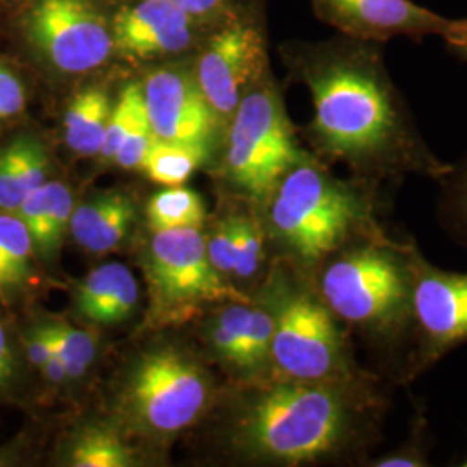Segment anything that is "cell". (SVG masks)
Wrapping results in <instances>:
<instances>
[{
    "label": "cell",
    "instance_id": "obj_36",
    "mask_svg": "<svg viewBox=\"0 0 467 467\" xmlns=\"http://www.w3.org/2000/svg\"><path fill=\"white\" fill-rule=\"evenodd\" d=\"M173 4L181 5L192 17H204L220 13L225 9L233 0H171Z\"/></svg>",
    "mask_w": 467,
    "mask_h": 467
},
{
    "label": "cell",
    "instance_id": "obj_15",
    "mask_svg": "<svg viewBox=\"0 0 467 467\" xmlns=\"http://www.w3.org/2000/svg\"><path fill=\"white\" fill-rule=\"evenodd\" d=\"M135 217L130 196L113 191L73 208L69 233L75 243L88 253L102 254L121 244Z\"/></svg>",
    "mask_w": 467,
    "mask_h": 467
},
{
    "label": "cell",
    "instance_id": "obj_35",
    "mask_svg": "<svg viewBox=\"0 0 467 467\" xmlns=\"http://www.w3.org/2000/svg\"><path fill=\"white\" fill-rule=\"evenodd\" d=\"M15 374H16V362H15L13 348L9 345L7 334L0 326V391L9 388V384L15 379Z\"/></svg>",
    "mask_w": 467,
    "mask_h": 467
},
{
    "label": "cell",
    "instance_id": "obj_2",
    "mask_svg": "<svg viewBox=\"0 0 467 467\" xmlns=\"http://www.w3.org/2000/svg\"><path fill=\"white\" fill-rule=\"evenodd\" d=\"M389 407L391 388L384 376L350 383L272 378L241 401L234 443L251 461L268 464L366 466L383 443Z\"/></svg>",
    "mask_w": 467,
    "mask_h": 467
},
{
    "label": "cell",
    "instance_id": "obj_13",
    "mask_svg": "<svg viewBox=\"0 0 467 467\" xmlns=\"http://www.w3.org/2000/svg\"><path fill=\"white\" fill-rule=\"evenodd\" d=\"M150 129L160 140L210 150L220 118L194 77L175 67L152 71L142 85Z\"/></svg>",
    "mask_w": 467,
    "mask_h": 467
},
{
    "label": "cell",
    "instance_id": "obj_38",
    "mask_svg": "<svg viewBox=\"0 0 467 467\" xmlns=\"http://www.w3.org/2000/svg\"><path fill=\"white\" fill-rule=\"evenodd\" d=\"M447 46H449V49H451L457 57H461L462 61H466L467 63V28L462 34L459 35V36H455L453 40L447 42Z\"/></svg>",
    "mask_w": 467,
    "mask_h": 467
},
{
    "label": "cell",
    "instance_id": "obj_24",
    "mask_svg": "<svg viewBox=\"0 0 467 467\" xmlns=\"http://www.w3.org/2000/svg\"><path fill=\"white\" fill-rule=\"evenodd\" d=\"M433 451V433L430 428L426 407L416 403L414 416L410 418L409 434L395 449L386 453H374L368 467H430Z\"/></svg>",
    "mask_w": 467,
    "mask_h": 467
},
{
    "label": "cell",
    "instance_id": "obj_9",
    "mask_svg": "<svg viewBox=\"0 0 467 467\" xmlns=\"http://www.w3.org/2000/svg\"><path fill=\"white\" fill-rule=\"evenodd\" d=\"M208 384L201 368L173 348L142 355L130 372L125 401L135 420L150 431L179 433L206 405Z\"/></svg>",
    "mask_w": 467,
    "mask_h": 467
},
{
    "label": "cell",
    "instance_id": "obj_39",
    "mask_svg": "<svg viewBox=\"0 0 467 467\" xmlns=\"http://www.w3.org/2000/svg\"><path fill=\"white\" fill-rule=\"evenodd\" d=\"M461 466L467 467V457H466V459H464V462H462V464H461Z\"/></svg>",
    "mask_w": 467,
    "mask_h": 467
},
{
    "label": "cell",
    "instance_id": "obj_8",
    "mask_svg": "<svg viewBox=\"0 0 467 467\" xmlns=\"http://www.w3.org/2000/svg\"><path fill=\"white\" fill-rule=\"evenodd\" d=\"M23 34L36 56L65 75L92 71L115 50L111 23L96 0H34Z\"/></svg>",
    "mask_w": 467,
    "mask_h": 467
},
{
    "label": "cell",
    "instance_id": "obj_27",
    "mask_svg": "<svg viewBox=\"0 0 467 467\" xmlns=\"http://www.w3.org/2000/svg\"><path fill=\"white\" fill-rule=\"evenodd\" d=\"M235 239V265L237 279H253L264 265L267 231L260 218L246 213L233 215Z\"/></svg>",
    "mask_w": 467,
    "mask_h": 467
},
{
    "label": "cell",
    "instance_id": "obj_17",
    "mask_svg": "<svg viewBox=\"0 0 467 467\" xmlns=\"http://www.w3.org/2000/svg\"><path fill=\"white\" fill-rule=\"evenodd\" d=\"M108 94L98 87H87L67 106L65 117V139L67 148L85 156H99L108 119L111 115Z\"/></svg>",
    "mask_w": 467,
    "mask_h": 467
},
{
    "label": "cell",
    "instance_id": "obj_11",
    "mask_svg": "<svg viewBox=\"0 0 467 467\" xmlns=\"http://www.w3.org/2000/svg\"><path fill=\"white\" fill-rule=\"evenodd\" d=\"M267 67L262 28L246 19H234L206 44L194 78L223 123L233 118L246 90Z\"/></svg>",
    "mask_w": 467,
    "mask_h": 467
},
{
    "label": "cell",
    "instance_id": "obj_10",
    "mask_svg": "<svg viewBox=\"0 0 467 467\" xmlns=\"http://www.w3.org/2000/svg\"><path fill=\"white\" fill-rule=\"evenodd\" d=\"M148 272L154 300L163 308H184L204 301L250 300L223 281L210 262L204 235L196 227L154 233Z\"/></svg>",
    "mask_w": 467,
    "mask_h": 467
},
{
    "label": "cell",
    "instance_id": "obj_14",
    "mask_svg": "<svg viewBox=\"0 0 467 467\" xmlns=\"http://www.w3.org/2000/svg\"><path fill=\"white\" fill-rule=\"evenodd\" d=\"M194 19L171 0H140L113 19L115 49L132 59L182 52L192 44Z\"/></svg>",
    "mask_w": 467,
    "mask_h": 467
},
{
    "label": "cell",
    "instance_id": "obj_18",
    "mask_svg": "<svg viewBox=\"0 0 467 467\" xmlns=\"http://www.w3.org/2000/svg\"><path fill=\"white\" fill-rule=\"evenodd\" d=\"M208 150L156 139L148 150L140 170L152 182L175 187L182 185L202 165Z\"/></svg>",
    "mask_w": 467,
    "mask_h": 467
},
{
    "label": "cell",
    "instance_id": "obj_28",
    "mask_svg": "<svg viewBox=\"0 0 467 467\" xmlns=\"http://www.w3.org/2000/svg\"><path fill=\"white\" fill-rule=\"evenodd\" d=\"M253 301H229V305L220 312L212 331V341L218 357L237 368L244 329L250 317Z\"/></svg>",
    "mask_w": 467,
    "mask_h": 467
},
{
    "label": "cell",
    "instance_id": "obj_21",
    "mask_svg": "<svg viewBox=\"0 0 467 467\" xmlns=\"http://www.w3.org/2000/svg\"><path fill=\"white\" fill-rule=\"evenodd\" d=\"M34 241L15 213H0V289L25 283L30 274Z\"/></svg>",
    "mask_w": 467,
    "mask_h": 467
},
{
    "label": "cell",
    "instance_id": "obj_30",
    "mask_svg": "<svg viewBox=\"0 0 467 467\" xmlns=\"http://www.w3.org/2000/svg\"><path fill=\"white\" fill-rule=\"evenodd\" d=\"M154 140H156V137L150 129V118H148L146 106H144L137 113L132 127L129 129L123 142L119 144L115 161L125 170H137V168L142 167V161Z\"/></svg>",
    "mask_w": 467,
    "mask_h": 467
},
{
    "label": "cell",
    "instance_id": "obj_26",
    "mask_svg": "<svg viewBox=\"0 0 467 467\" xmlns=\"http://www.w3.org/2000/svg\"><path fill=\"white\" fill-rule=\"evenodd\" d=\"M73 215V196L67 184L54 181L47 210L42 217L38 229L32 235L34 250L46 260L52 258L69 231V220Z\"/></svg>",
    "mask_w": 467,
    "mask_h": 467
},
{
    "label": "cell",
    "instance_id": "obj_31",
    "mask_svg": "<svg viewBox=\"0 0 467 467\" xmlns=\"http://www.w3.org/2000/svg\"><path fill=\"white\" fill-rule=\"evenodd\" d=\"M21 201L16 142L11 140V144L0 150V210L16 215Z\"/></svg>",
    "mask_w": 467,
    "mask_h": 467
},
{
    "label": "cell",
    "instance_id": "obj_5",
    "mask_svg": "<svg viewBox=\"0 0 467 467\" xmlns=\"http://www.w3.org/2000/svg\"><path fill=\"white\" fill-rule=\"evenodd\" d=\"M264 295L275 317L270 355V370L275 378L350 383L381 376L357 364L348 329L329 310L317 289L279 270Z\"/></svg>",
    "mask_w": 467,
    "mask_h": 467
},
{
    "label": "cell",
    "instance_id": "obj_32",
    "mask_svg": "<svg viewBox=\"0 0 467 467\" xmlns=\"http://www.w3.org/2000/svg\"><path fill=\"white\" fill-rule=\"evenodd\" d=\"M210 262L222 275H234L235 265V239H234L233 215L218 223L217 233L206 241Z\"/></svg>",
    "mask_w": 467,
    "mask_h": 467
},
{
    "label": "cell",
    "instance_id": "obj_6",
    "mask_svg": "<svg viewBox=\"0 0 467 467\" xmlns=\"http://www.w3.org/2000/svg\"><path fill=\"white\" fill-rule=\"evenodd\" d=\"M306 156L267 67L231 118L227 175L248 200L264 206L284 175Z\"/></svg>",
    "mask_w": 467,
    "mask_h": 467
},
{
    "label": "cell",
    "instance_id": "obj_29",
    "mask_svg": "<svg viewBox=\"0 0 467 467\" xmlns=\"http://www.w3.org/2000/svg\"><path fill=\"white\" fill-rule=\"evenodd\" d=\"M146 106L142 85L129 84L119 94L117 106L111 109L108 119L104 142L100 148L99 156L106 161H115L118 148L123 142L129 129L132 127L137 113Z\"/></svg>",
    "mask_w": 467,
    "mask_h": 467
},
{
    "label": "cell",
    "instance_id": "obj_34",
    "mask_svg": "<svg viewBox=\"0 0 467 467\" xmlns=\"http://www.w3.org/2000/svg\"><path fill=\"white\" fill-rule=\"evenodd\" d=\"M25 351H26V357H28L30 364H34L36 368H42L49 360L50 355H54L49 336L44 331L42 326L35 327L30 333L26 334Z\"/></svg>",
    "mask_w": 467,
    "mask_h": 467
},
{
    "label": "cell",
    "instance_id": "obj_16",
    "mask_svg": "<svg viewBox=\"0 0 467 467\" xmlns=\"http://www.w3.org/2000/svg\"><path fill=\"white\" fill-rule=\"evenodd\" d=\"M139 301L134 274L111 262L92 270L77 287V310L94 324L111 326L129 317Z\"/></svg>",
    "mask_w": 467,
    "mask_h": 467
},
{
    "label": "cell",
    "instance_id": "obj_1",
    "mask_svg": "<svg viewBox=\"0 0 467 467\" xmlns=\"http://www.w3.org/2000/svg\"><path fill=\"white\" fill-rule=\"evenodd\" d=\"M289 59L312 96L308 134L318 160L347 165L351 179L383 192L409 177L438 182L451 170L419 132L379 44L339 35L300 46Z\"/></svg>",
    "mask_w": 467,
    "mask_h": 467
},
{
    "label": "cell",
    "instance_id": "obj_23",
    "mask_svg": "<svg viewBox=\"0 0 467 467\" xmlns=\"http://www.w3.org/2000/svg\"><path fill=\"white\" fill-rule=\"evenodd\" d=\"M69 464L77 467L134 466V455L117 433L102 426H90L75 440Z\"/></svg>",
    "mask_w": 467,
    "mask_h": 467
},
{
    "label": "cell",
    "instance_id": "obj_12",
    "mask_svg": "<svg viewBox=\"0 0 467 467\" xmlns=\"http://www.w3.org/2000/svg\"><path fill=\"white\" fill-rule=\"evenodd\" d=\"M324 23L350 38L386 44L395 36H441L451 42L467 28V19H451L412 0H312Z\"/></svg>",
    "mask_w": 467,
    "mask_h": 467
},
{
    "label": "cell",
    "instance_id": "obj_7",
    "mask_svg": "<svg viewBox=\"0 0 467 467\" xmlns=\"http://www.w3.org/2000/svg\"><path fill=\"white\" fill-rule=\"evenodd\" d=\"M464 343L467 272L436 267L416 246L410 337L395 384L409 388Z\"/></svg>",
    "mask_w": 467,
    "mask_h": 467
},
{
    "label": "cell",
    "instance_id": "obj_25",
    "mask_svg": "<svg viewBox=\"0 0 467 467\" xmlns=\"http://www.w3.org/2000/svg\"><path fill=\"white\" fill-rule=\"evenodd\" d=\"M42 327L49 336L54 355H57L65 364L67 378L69 379L82 378L96 357L94 336L61 320L42 324Z\"/></svg>",
    "mask_w": 467,
    "mask_h": 467
},
{
    "label": "cell",
    "instance_id": "obj_22",
    "mask_svg": "<svg viewBox=\"0 0 467 467\" xmlns=\"http://www.w3.org/2000/svg\"><path fill=\"white\" fill-rule=\"evenodd\" d=\"M275 329V317L272 305L264 296V300L253 303L250 317L244 329V337L241 345V355L237 368L258 376L270 370V355H272V339Z\"/></svg>",
    "mask_w": 467,
    "mask_h": 467
},
{
    "label": "cell",
    "instance_id": "obj_4",
    "mask_svg": "<svg viewBox=\"0 0 467 467\" xmlns=\"http://www.w3.org/2000/svg\"><path fill=\"white\" fill-rule=\"evenodd\" d=\"M386 192L333 175L308 154L291 168L265 204V231L303 272L318 267L357 239L384 227Z\"/></svg>",
    "mask_w": 467,
    "mask_h": 467
},
{
    "label": "cell",
    "instance_id": "obj_37",
    "mask_svg": "<svg viewBox=\"0 0 467 467\" xmlns=\"http://www.w3.org/2000/svg\"><path fill=\"white\" fill-rule=\"evenodd\" d=\"M42 372L49 383H65L67 379V370L57 355H50L49 360L42 366Z\"/></svg>",
    "mask_w": 467,
    "mask_h": 467
},
{
    "label": "cell",
    "instance_id": "obj_33",
    "mask_svg": "<svg viewBox=\"0 0 467 467\" xmlns=\"http://www.w3.org/2000/svg\"><path fill=\"white\" fill-rule=\"evenodd\" d=\"M25 104V85L16 73L0 59V119H7L23 113Z\"/></svg>",
    "mask_w": 467,
    "mask_h": 467
},
{
    "label": "cell",
    "instance_id": "obj_40",
    "mask_svg": "<svg viewBox=\"0 0 467 467\" xmlns=\"http://www.w3.org/2000/svg\"><path fill=\"white\" fill-rule=\"evenodd\" d=\"M0 293H2V289H0Z\"/></svg>",
    "mask_w": 467,
    "mask_h": 467
},
{
    "label": "cell",
    "instance_id": "obj_20",
    "mask_svg": "<svg viewBox=\"0 0 467 467\" xmlns=\"http://www.w3.org/2000/svg\"><path fill=\"white\" fill-rule=\"evenodd\" d=\"M436 184L438 222L453 243L467 250V154Z\"/></svg>",
    "mask_w": 467,
    "mask_h": 467
},
{
    "label": "cell",
    "instance_id": "obj_19",
    "mask_svg": "<svg viewBox=\"0 0 467 467\" xmlns=\"http://www.w3.org/2000/svg\"><path fill=\"white\" fill-rule=\"evenodd\" d=\"M204 204L200 194L182 185L156 192L148 204V220L154 233L196 227L204 222Z\"/></svg>",
    "mask_w": 467,
    "mask_h": 467
},
{
    "label": "cell",
    "instance_id": "obj_3",
    "mask_svg": "<svg viewBox=\"0 0 467 467\" xmlns=\"http://www.w3.org/2000/svg\"><path fill=\"white\" fill-rule=\"evenodd\" d=\"M416 241L386 229L336 251L320 267L317 293L336 318L381 358L395 383L409 347Z\"/></svg>",
    "mask_w": 467,
    "mask_h": 467
}]
</instances>
